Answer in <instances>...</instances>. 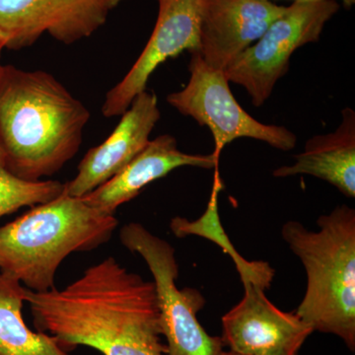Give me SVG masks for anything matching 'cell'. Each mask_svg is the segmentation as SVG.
Returning <instances> with one entry per match:
<instances>
[{
  "instance_id": "1",
  "label": "cell",
  "mask_w": 355,
  "mask_h": 355,
  "mask_svg": "<svg viewBox=\"0 0 355 355\" xmlns=\"http://www.w3.org/2000/svg\"><path fill=\"white\" fill-rule=\"evenodd\" d=\"M36 331L67 352L87 347L103 355H166L153 282L114 257L89 266L64 289L26 288Z\"/></svg>"
},
{
  "instance_id": "2",
  "label": "cell",
  "mask_w": 355,
  "mask_h": 355,
  "mask_svg": "<svg viewBox=\"0 0 355 355\" xmlns=\"http://www.w3.org/2000/svg\"><path fill=\"white\" fill-rule=\"evenodd\" d=\"M90 112L44 70L4 65L0 76V149L4 167L27 181L60 172L80 148Z\"/></svg>"
},
{
  "instance_id": "3",
  "label": "cell",
  "mask_w": 355,
  "mask_h": 355,
  "mask_svg": "<svg viewBox=\"0 0 355 355\" xmlns=\"http://www.w3.org/2000/svg\"><path fill=\"white\" fill-rule=\"evenodd\" d=\"M118 226L116 216L64 190L0 227V272L11 273L29 291H50L67 257L106 244Z\"/></svg>"
},
{
  "instance_id": "4",
  "label": "cell",
  "mask_w": 355,
  "mask_h": 355,
  "mask_svg": "<svg viewBox=\"0 0 355 355\" xmlns=\"http://www.w3.org/2000/svg\"><path fill=\"white\" fill-rule=\"evenodd\" d=\"M319 230L287 221L282 236L304 266L305 295L294 311L314 331L338 336L355 350V210L347 205L320 216Z\"/></svg>"
},
{
  "instance_id": "5",
  "label": "cell",
  "mask_w": 355,
  "mask_h": 355,
  "mask_svg": "<svg viewBox=\"0 0 355 355\" xmlns=\"http://www.w3.org/2000/svg\"><path fill=\"white\" fill-rule=\"evenodd\" d=\"M120 241L144 259L153 275L166 355H223L222 338L209 336L198 322V313L205 304L202 293L178 288L179 265L172 245L139 222L121 228Z\"/></svg>"
},
{
  "instance_id": "6",
  "label": "cell",
  "mask_w": 355,
  "mask_h": 355,
  "mask_svg": "<svg viewBox=\"0 0 355 355\" xmlns=\"http://www.w3.org/2000/svg\"><path fill=\"white\" fill-rule=\"evenodd\" d=\"M338 9L336 0H305L286 6L260 39L224 69L229 83L245 88L254 106L265 104L275 84L288 71L294 51L319 41Z\"/></svg>"
},
{
  "instance_id": "7",
  "label": "cell",
  "mask_w": 355,
  "mask_h": 355,
  "mask_svg": "<svg viewBox=\"0 0 355 355\" xmlns=\"http://www.w3.org/2000/svg\"><path fill=\"white\" fill-rule=\"evenodd\" d=\"M190 80L183 90L168 95V104L184 116L207 127L214 139L212 155L219 160L222 149L240 137L266 142L289 151L297 137L282 125H265L247 113L235 99L224 70L207 64L198 53H191Z\"/></svg>"
},
{
  "instance_id": "8",
  "label": "cell",
  "mask_w": 355,
  "mask_h": 355,
  "mask_svg": "<svg viewBox=\"0 0 355 355\" xmlns=\"http://www.w3.org/2000/svg\"><path fill=\"white\" fill-rule=\"evenodd\" d=\"M242 300L222 317V340L230 352L243 355H298L311 334L295 313L284 312L265 294L268 287L241 277Z\"/></svg>"
},
{
  "instance_id": "9",
  "label": "cell",
  "mask_w": 355,
  "mask_h": 355,
  "mask_svg": "<svg viewBox=\"0 0 355 355\" xmlns=\"http://www.w3.org/2000/svg\"><path fill=\"white\" fill-rule=\"evenodd\" d=\"M158 16L146 48L120 83L107 93L102 114L121 116L139 93L146 90L149 77L159 65L184 51H198L200 26L205 0H157Z\"/></svg>"
},
{
  "instance_id": "10",
  "label": "cell",
  "mask_w": 355,
  "mask_h": 355,
  "mask_svg": "<svg viewBox=\"0 0 355 355\" xmlns=\"http://www.w3.org/2000/svg\"><path fill=\"white\" fill-rule=\"evenodd\" d=\"M109 11L96 0H0V44L29 48L42 35L71 44L106 23Z\"/></svg>"
},
{
  "instance_id": "11",
  "label": "cell",
  "mask_w": 355,
  "mask_h": 355,
  "mask_svg": "<svg viewBox=\"0 0 355 355\" xmlns=\"http://www.w3.org/2000/svg\"><path fill=\"white\" fill-rule=\"evenodd\" d=\"M160 116L155 93L146 90L139 93L121 114L120 123L108 139L84 155L76 176L65 183L67 195L83 198L119 174L146 148Z\"/></svg>"
},
{
  "instance_id": "12",
  "label": "cell",
  "mask_w": 355,
  "mask_h": 355,
  "mask_svg": "<svg viewBox=\"0 0 355 355\" xmlns=\"http://www.w3.org/2000/svg\"><path fill=\"white\" fill-rule=\"evenodd\" d=\"M286 6L272 0H205L198 53L216 69L224 70L260 39Z\"/></svg>"
},
{
  "instance_id": "13",
  "label": "cell",
  "mask_w": 355,
  "mask_h": 355,
  "mask_svg": "<svg viewBox=\"0 0 355 355\" xmlns=\"http://www.w3.org/2000/svg\"><path fill=\"white\" fill-rule=\"evenodd\" d=\"M218 161L212 153H182L174 137L162 135L150 140L119 174L81 198L100 211L114 216L121 205L137 198L147 184L167 176L173 170L184 166L211 169L217 168Z\"/></svg>"
},
{
  "instance_id": "14",
  "label": "cell",
  "mask_w": 355,
  "mask_h": 355,
  "mask_svg": "<svg viewBox=\"0 0 355 355\" xmlns=\"http://www.w3.org/2000/svg\"><path fill=\"white\" fill-rule=\"evenodd\" d=\"M295 162L272 172L275 178L309 175L333 184L343 195L355 198V112L342 111V121L335 132L315 135L306 142Z\"/></svg>"
},
{
  "instance_id": "15",
  "label": "cell",
  "mask_w": 355,
  "mask_h": 355,
  "mask_svg": "<svg viewBox=\"0 0 355 355\" xmlns=\"http://www.w3.org/2000/svg\"><path fill=\"white\" fill-rule=\"evenodd\" d=\"M25 291L14 275L0 272V355H69L53 336L25 323Z\"/></svg>"
},
{
  "instance_id": "16",
  "label": "cell",
  "mask_w": 355,
  "mask_h": 355,
  "mask_svg": "<svg viewBox=\"0 0 355 355\" xmlns=\"http://www.w3.org/2000/svg\"><path fill=\"white\" fill-rule=\"evenodd\" d=\"M65 183L55 180L27 181L0 164V218L25 207H34L60 197Z\"/></svg>"
},
{
  "instance_id": "17",
  "label": "cell",
  "mask_w": 355,
  "mask_h": 355,
  "mask_svg": "<svg viewBox=\"0 0 355 355\" xmlns=\"http://www.w3.org/2000/svg\"><path fill=\"white\" fill-rule=\"evenodd\" d=\"M96 1L99 2L103 7H105L107 10L110 11L111 9L114 8V7L118 6L123 0H96Z\"/></svg>"
},
{
  "instance_id": "18",
  "label": "cell",
  "mask_w": 355,
  "mask_h": 355,
  "mask_svg": "<svg viewBox=\"0 0 355 355\" xmlns=\"http://www.w3.org/2000/svg\"><path fill=\"white\" fill-rule=\"evenodd\" d=\"M294 1H305V0H294ZM345 8L349 9L354 6L355 0H340Z\"/></svg>"
},
{
  "instance_id": "19",
  "label": "cell",
  "mask_w": 355,
  "mask_h": 355,
  "mask_svg": "<svg viewBox=\"0 0 355 355\" xmlns=\"http://www.w3.org/2000/svg\"><path fill=\"white\" fill-rule=\"evenodd\" d=\"M3 50V48H2L1 44H0V76H1L2 73V69H3L4 65H2L1 64V51Z\"/></svg>"
},
{
  "instance_id": "20",
  "label": "cell",
  "mask_w": 355,
  "mask_h": 355,
  "mask_svg": "<svg viewBox=\"0 0 355 355\" xmlns=\"http://www.w3.org/2000/svg\"><path fill=\"white\" fill-rule=\"evenodd\" d=\"M0 164H4V154L2 153L1 149H0Z\"/></svg>"
},
{
  "instance_id": "21",
  "label": "cell",
  "mask_w": 355,
  "mask_h": 355,
  "mask_svg": "<svg viewBox=\"0 0 355 355\" xmlns=\"http://www.w3.org/2000/svg\"><path fill=\"white\" fill-rule=\"evenodd\" d=\"M223 355H243V354H235V352H230V350H229V352H224Z\"/></svg>"
}]
</instances>
